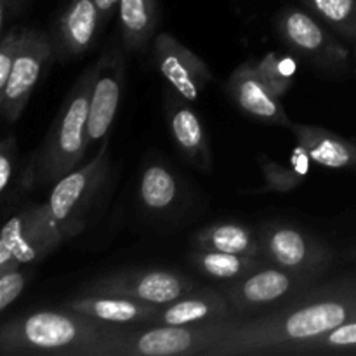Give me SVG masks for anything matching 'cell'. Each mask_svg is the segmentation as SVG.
<instances>
[{"mask_svg":"<svg viewBox=\"0 0 356 356\" xmlns=\"http://www.w3.org/2000/svg\"><path fill=\"white\" fill-rule=\"evenodd\" d=\"M97 6V9H99V14H101V19H103V24L106 23L108 17L111 16V14L117 10L118 7V0H94Z\"/></svg>","mask_w":356,"mask_h":356,"instance_id":"4dcf8cb0","label":"cell"},{"mask_svg":"<svg viewBox=\"0 0 356 356\" xmlns=\"http://www.w3.org/2000/svg\"><path fill=\"white\" fill-rule=\"evenodd\" d=\"M339 37L356 42V0H302Z\"/></svg>","mask_w":356,"mask_h":356,"instance_id":"cb8c5ba5","label":"cell"},{"mask_svg":"<svg viewBox=\"0 0 356 356\" xmlns=\"http://www.w3.org/2000/svg\"><path fill=\"white\" fill-rule=\"evenodd\" d=\"M103 24L94 0H70L59 16L56 33L51 37L59 59H73L92 47L97 30Z\"/></svg>","mask_w":356,"mask_h":356,"instance_id":"9a60e30c","label":"cell"},{"mask_svg":"<svg viewBox=\"0 0 356 356\" xmlns=\"http://www.w3.org/2000/svg\"><path fill=\"white\" fill-rule=\"evenodd\" d=\"M26 282L28 275L21 268L7 271L0 277V313L9 308L19 298L21 292L26 287Z\"/></svg>","mask_w":356,"mask_h":356,"instance_id":"83f0119b","label":"cell"},{"mask_svg":"<svg viewBox=\"0 0 356 356\" xmlns=\"http://www.w3.org/2000/svg\"><path fill=\"white\" fill-rule=\"evenodd\" d=\"M17 268H21V264L19 261H17L16 254L13 252L9 243L0 236V277H2L3 273H7V271L17 270Z\"/></svg>","mask_w":356,"mask_h":356,"instance_id":"f546056e","label":"cell"},{"mask_svg":"<svg viewBox=\"0 0 356 356\" xmlns=\"http://www.w3.org/2000/svg\"><path fill=\"white\" fill-rule=\"evenodd\" d=\"M124 80L125 61L122 52L113 49L101 54L96 61V76H94L89 101V120H87L89 148L110 134L122 99Z\"/></svg>","mask_w":356,"mask_h":356,"instance_id":"7c38bea8","label":"cell"},{"mask_svg":"<svg viewBox=\"0 0 356 356\" xmlns=\"http://www.w3.org/2000/svg\"><path fill=\"white\" fill-rule=\"evenodd\" d=\"M226 90L233 103L247 117L263 124L291 127L292 122L282 106L280 96L264 82L261 73L257 72L256 59H249L233 70L226 83Z\"/></svg>","mask_w":356,"mask_h":356,"instance_id":"4fadbf2b","label":"cell"},{"mask_svg":"<svg viewBox=\"0 0 356 356\" xmlns=\"http://www.w3.org/2000/svg\"><path fill=\"white\" fill-rule=\"evenodd\" d=\"M277 30L294 52L329 73L346 72L350 52L313 14L299 7H284L278 13Z\"/></svg>","mask_w":356,"mask_h":356,"instance_id":"9c48e42d","label":"cell"},{"mask_svg":"<svg viewBox=\"0 0 356 356\" xmlns=\"http://www.w3.org/2000/svg\"><path fill=\"white\" fill-rule=\"evenodd\" d=\"M309 156L305 149L298 145L294 155H292V165L285 167L275 160L268 159L266 155H259L257 165L264 177V186L261 193H289L296 188L301 186L306 181L309 172Z\"/></svg>","mask_w":356,"mask_h":356,"instance_id":"603a6c76","label":"cell"},{"mask_svg":"<svg viewBox=\"0 0 356 356\" xmlns=\"http://www.w3.org/2000/svg\"><path fill=\"white\" fill-rule=\"evenodd\" d=\"M356 320V277L313 285L285 305L236 318L212 356H280Z\"/></svg>","mask_w":356,"mask_h":356,"instance_id":"6da1fadb","label":"cell"},{"mask_svg":"<svg viewBox=\"0 0 356 356\" xmlns=\"http://www.w3.org/2000/svg\"><path fill=\"white\" fill-rule=\"evenodd\" d=\"M313 163L327 169H356V143L323 127L294 124L289 127Z\"/></svg>","mask_w":356,"mask_h":356,"instance_id":"ac0fdd59","label":"cell"},{"mask_svg":"<svg viewBox=\"0 0 356 356\" xmlns=\"http://www.w3.org/2000/svg\"><path fill=\"white\" fill-rule=\"evenodd\" d=\"M10 2V9H14V7H17V3L21 2V0H9Z\"/></svg>","mask_w":356,"mask_h":356,"instance_id":"836d02e7","label":"cell"},{"mask_svg":"<svg viewBox=\"0 0 356 356\" xmlns=\"http://www.w3.org/2000/svg\"><path fill=\"white\" fill-rule=\"evenodd\" d=\"M257 72L264 79V82L278 94L284 96L294 86L296 75H298V61L292 56L282 54V52L270 51L256 61Z\"/></svg>","mask_w":356,"mask_h":356,"instance_id":"484cf974","label":"cell"},{"mask_svg":"<svg viewBox=\"0 0 356 356\" xmlns=\"http://www.w3.org/2000/svg\"><path fill=\"white\" fill-rule=\"evenodd\" d=\"M96 76V63L86 70L66 96L58 117L52 122L44 143L31 159L24 183L51 184L61 179L83 162L87 143L89 101Z\"/></svg>","mask_w":356,"mask_h":356,"instance_id":"3957f363","label":"cell"},{"mask_svg":"<svg viewBox=\"0 0 356 356\" xmlns=\"http://www.w3.org/2000/svg\"><path fill=\"white\" fill-rule=\"evenodd\" d=\"M118 24L129 51H143L155 37L159 24L156 0H118Z\"/></svg>","mask_w":356,"mask_h":356,"instance_id":"ffe728a7","label":"cell"},{"mask_svg":"<svg viewBox=\"0 0 356 356\" xmlns=\"http://www.w3.org/2000/svg\"><path fill=\"white\" fill-rule=\"evenodd\" d=\"M9 9H10L9 0H0V40H2L3 37V23H6V16Z\"/></svg>","mask_w":356,"mask_h":356,"instance_id":"1f68e13d","label":"cell"},{"mask_svg":"<svg viewBox=\"0 0 356 356\" xmlns=\"http://www.w3.org/2000/svg\"><path fill=\"white\" fill-rule=\"evenodd\" d=\"M118 327L72 309H40L0 325V356H108Z\"/></svg>","mask_w":356,"mask_h":356,"instance_id":"7a4b0ae2","label":"cell"},{"mask_svg":"<svg viewBox=\"0 0 356 356\" xmlns=\"http://www.w3.org/2000/svg\"><path fill=\"white\" fill-rule=\"evenodd\" d=\"M232 323L118 327L108 356H212Z\"/></svg>","mask_w":356,"mask_h":356,"instance_id":"277c9868","label":"cell"},{"mask_svg":"<svg viewBox=\"0 0 356 356\" xmlns=\"http://www.w3.org/2000/svg\"><path fill=\"white\" fill-rule=\"evenodd\" d=\"M240 318L229 306L225 292L198 287L190 294L160 306L149 323L155 325H202L212 322H229Z\"/></svg>","mask_w":356,"mask_h":356,"instance_id":"5bb4252c","label":"cell"},{"mask_svg":"<svg viewBox=\"0 0 356 356\" xmlns=\"http://www.w3.org/2000/svg\"><path fill=\"white\" fill-rule=\"evenodd\" d=\"M153 59L170 89L188 103H195L212 80L207 63L170 33L153 38Z\"/></svg>","mask_w":356,"mask_h":356,"instance_id":"8fae6325","label":"cell"},{"mask_svg":"<svg viewBox=\"0 0 356 356\" xmlns=\"http://www.w3.org/2000/svg\"><path fill=\"white\" fill-rule=\"evenodd\" d=\"M186 103L188 101L172 89L165 92V113L170 134L190 163L202 172H209L212 169L211 143L202 120Z\"/></svg>","mask_w":356,"mask_h":356,"instance_id":"2e32d148","label":"cell"},{"mask_svg":"<svg viewBox=\"0 0 356 356\" xmlns=\"http://www.w3.org/2000/svg\"><path fill=\"white\" fill-rule=\"evenodd\" d=\"M348 256H350V257H351V259H353V261H355V263H356V247H355V249H351V250H350V252H348Z\"/></svg>","mask_w":356,"mask_h":356,"instance_id":"d6a6232c","label":"cell"},{"mask_svg":"<svg viewBox=\"0 0 356 356\" xmlns=\"http://www.w3.org/2000/svg\"><path fill=\"white\" fill-rule=\"evenodd\" d=\"M318 280L273 264H263L252 273L228 282L222 292L240 318L261 315L285 305Z\"/></svg>","mask_w":356,"mask_h":356,"instance_id":"8992f818","label":"cell"},{"mask_svg":"<svg viewBox=\"0 0 356 356\" xmlns=\"http://www.w3.org/2000/svg\"><path fill=\"white\" fill-rule=\"evenodd\" d=\"M52 58H54V45L51 37L45 31L23 28L6 92L0 103V117L3 120H19L42 73Z\"/></svg>","mask_w":356,"mask_h":356,"instance_id":"30bf717a","label":"cell"},{"mask_svg":"<svg viewBox=\"0 0 356 356\" xmlns=\"http://www.w3.org/2000/svg\"><path fill=\"white\" fill-rule=\"evenodd\" d=\"M65 308L104 325L132 327L152 322L160 306L146 305L125 296L82 294L66 301Z\"/></svg>","mask_w":356,"mask_h":356,"instance_id":"e0dca14e","label":"cell"},{"mask_svg":"<svg viewBox=\"0 0 356 356\" xmlns=\"http://www.w3.org/2000/svg\"><path fill=\"white\" fill-rule=\"evenodd\" d=\"M177 198L179 184L176 176L162 163L146 165L139 181V200L143 207L153 214H165L176 207Z\"/></svg>","mask_w":356,"mask_h":356,"instance_id":"7402d4cb","label":"cell"},{"mask_svg":"<svg viewBox=\"0 0 356 356\" xmlns=\"http://www.w3.org/2000/svg\"><path fill=\"white\" fill-rule=\"evenodd\" d=\"M200 285L186 275L160 268L124 270L94 278L80 287L82 294L125 296L152 306H165L190 294Z\"/></svg>","mask_w":356,"mask_h":356,"instance_id":"ba28073f","label":"cell"},{"mask_svg":"<svg viewBox=\"0 0 356 356\" xmlns=\"http://www.w3.org/2000/svg\"><path fill=\"white\" fill-rule=\"evenodd\" d=\"M191 247L198 250H221L240 256L263 257L257 229L240 222H216L205 226L195 233Z\"/></svg>","mask_w":356,"mask_h":356,"instance_id":"d6986e66","label":"cell"},{"mask_svg":"<svg viewBox=\"0 0 356 356\" xmlns=\"http://www.w3.org/2000/svg\"><path fill=\"white\" fill-rule=\"evenodd\" d=\"M14 152H16V139L14 136L0 139V195L7 190L13 177Z\"/></svg>","mask_w":356,"mask_h":356,"instance_id":"f1b7e54d","label":"cell"},{"mask_svg":"<svg viewBox=\"0 0 356 356\" xmlns=\"http://www.w3.org/2000/svg\"><path fill=\"white\" fill-rule=\"evenodd\" d=\"M21 33H23V28H13L0 40V103H2L7 80H9L10 70H13L14 56H16L17 45H19Z\"/></svg>","mask_w":356,"mask_h":356,"instance_id":"4316f807","label":"cell"},{"mask_svg":"<svg viewBox=\"0 0 356 356\" xmlns=\"http://www.w3.org/2000/svg\"><path fill=\"white\" fill-rule=\"evenodd\" d=\"M332 355L356 353V320L348 322L316 339L296 344L285 355Z\"/></svg>","mask_w":356,"mask_h":356,"instance_id":"d4e9b609","label":"cell"},{"mask_svg":"<svg viewBox=\"0 0 356 356\" xmlns=\"http://www.w3.org/2000/svg\"><path fill=\"white\" fill-rule=\"evenodd\" d=\"M110 162V136H106L90 162L80 163L52 186L45 207L52 225L61 233L65 242L86 228L87 216L94 207L101 188L106 183Z\"/></svg>","mask_w":356,"mask_h":356,"instance_id":"5b68a950","label":"cell"},{"mask_svg":"<svg viewBox=\"0 0 356 356\" xmlns=\"http://www.w3.org/2000/svg\"><path fill=\"white\" fill-rule=\"evenodd\" d=\"M188 259L202 275L221 282L238 280V278L245 277V275L252 273L254 270L266 264L263 257L240 256V254L221 252V250L193 249Z\"/></svg>","mask_w":356,"mask_h":356,"instance_id":"44dd1931","label":"cell"},{"mask_svg":"<svg viewBox=\"0 0 356 356\" xmlns=\"http://www.w3.org/2000/svg\"><path fill=\"white\" fill-rule=\"evenodd\" d=\"M256 229L263 259L268 264L315 280H320L332 266V249L312 233L282 222H264Z\"/></svg>","mask_w":356,"mask_h":356,"instance_id":"52a82bcc","label":"cell"}]
</instances>
